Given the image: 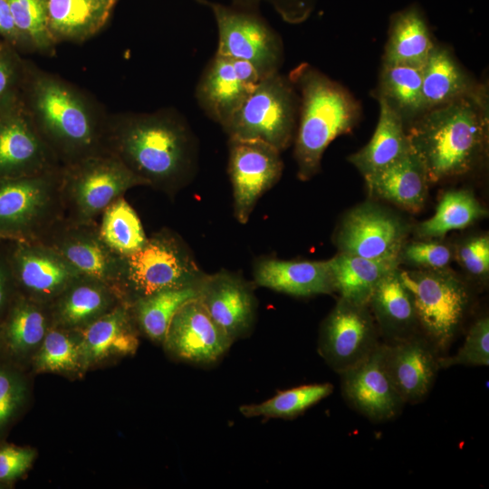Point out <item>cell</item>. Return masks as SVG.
Segmentation results:
<instances>
[{
	"label": "cell",
	"mask_w": 489,
	"mask_h": 489,
	"mask_svg": "<svg viewBox=\"0 0 489 489\" xmlns=\"http://www.w3.org/2000/svg\"><path fill=\"white\" fill-rule=\"evenodd\" d=\"M105 148L147 187L170 197L197 169V139L185 117L173 109L126 114L107 123Z\"/></svg>",
	"instance_id": "cell-1"
},
{
	"label": "cell",
	"mask_w": 489,
	"mask_h": 489,
	"mask_svg": "<svg viewBox=\"0 0 489 489\" xmlns=\"http://www.w3.org/2000/svg\"><path fill=\"white\" fill-rule=\"evenodd\" d=\"M407 134L429 183L470 174L488 154L487 85L481 83L474 93L424 112Z\"/></svg>",
	"instance_id": "cell-2"
},
{
	"label": "cell",
	"mask_w": 489,
	"mask_h": 489,
	"mask_svg": "<svg viewBox=\"0 0 489 489\" xmlns=\"http://www.w3.org/2000/svg\"><path fill=\"white\" fill-rule=\"evenodd\" d=\"M288 78L300 98L294 158L297 176L305 181L320 171L330 143L354 129L361 108L345 87L307 62L295 67Z\"/></svg>",
	"instance_id": "cell-3"
},
{
	"label": "cell",
	"mask_w": 489,
	"mask_h": 489,
	"mask_svg": "<svg viewBox=\"0 0 489 489\" xmlns=\"http://www.w3.org/2000/svg\"><path fill=\"white\" fill-rule=\"evenodd\" d=\"M31 86V116L60 165L105 153L107 123H101L82 96L62 82L37 76Z\"/></svg>",
	"instance_id": "cell-4"
},
{
	"label": "cell",
	"mask_w": 489,
	"mask_h": 489,
	"mask_svg": "<svg viewBox=\"0 0 489 489\" xmlns=\"http://www.w3.org/2000/svg\"><path fill=\"white\" fill-rule=\"evenodd\" d=\"M185 241L164 227L137 252L123 256L118 295L130 305L153 293L199 286L206 276Z\"/></svg>",
	"instance_id": "cell-5"
},
{
	"label": "cell",
	"mask_w": 489,
	"mask_h": 489,
	"mask_svg": "<svg viewBox=\"0 0 489 489\" xmlns=\"http://www.w3.org/2000/svg\"><path fill=\"white\" fill-rule=\"evenodd\" d=\"M299 105L290 79L273 72L257 83L222 129L228 139L259 140L282 152L294 140Z\"/></svg>",
	"instance_id": "cell-6"
},
{
	"label": "cell",
	"mask_w": 489,
	"mask_h": 489,
	"mask_svg": "<svg viewBox=\"0 0 489 489\" xmlns=\"http://www.w3.org/2000/svg\"><path fill=\"white\" fill-rule=\"evenodd\" d=\"M62 168L51 172L0 179V235L38 241L64 216Z\"/></svg>",
	"instance_id": "cell-7"
},
{
	"label": "cell",
	"mask_w": 489,
	"mask_h": 489,
	"mask_svg": "<svg viewBox=\"0 0 489 489\" xmlns=\"http://www.w3.org/2000/svg\"><path fill=\"white\" fill-rule=\"evenodd\" d=\"M146 186L119 158L105 152L62 168L64 217L93 222L129 189Z\"/></svg>",
	"instance_id": "cell-8"
},
{
	"label": "cell",
	"mask_w": 489,
	"mask_h": 489,
	"mask_svg": "<svg viewBox=\"0 0 489 489\" xmlns=\"http://www.w3.org/2000/svg\"><path fill=\"white\" fill-rule=\"evenodd\" d=\"M410 292L419 327L436 350L452 342L470 302L466 283L449 268L399 270Z\"/></svg>",
	"instance_id": "cell-9"
},
{
	"label": "cell",
	"mask_w": 489,
	"mask_h": 489,
	"mask_svg": "<svg viewBox=\"0 0 489 489\" xmlns=\"http://www.w3.org/2000/svg\"><path fill=\"white\" fill-rule=\"evenodd\" d=\"M209 7L218 31L216 53L251 62L264 76L280 72L283 44L279 34L259 11L225 5L210 0H195Z\"/></svg>",
	"instance_id": "cell-10"
},
{
	"label": "cell",
	"mask_w": 489,
	"mask_h": 489,
	"mask_svg": "<svg viewBox=\"0 0 489 489\" xmlns=\"http://www.w3.org/2000/svg\"><path fill=\"white\" fill-rule=\"evenodd\" d=\"M409 225L392 210L375 202L362 203L341 219L334 235L339 253L373 260L397 261Z\"/></svg>",
	"instance_id": "cell-11"
},
{
	"label": "cell",
	"mask_w": 489,
	"mask_h": 489,
	"mask_svg": "<svg viewBox=\"0 0 489 489\" xmlns=\"http://www.w3.org/2000/svg\"><path fill=\"white\" fill-rule=\"evenodd\" d=\"M18 97L0 105V179L61 168Z\"/></svg>",
	"instance_id": "cell-12"
},
{
	"label": "cell",
	"mask_w": 489,
	"mask_h": 489,
	"mask_svg": "<svg viewBox=\"0 0 489 489\" xmlns=\"http://www.w3.org/2000/svg\"><path fill=\"white\" fill-rule=\"evenodd\" d=\"M378 344L369 307L340 297L320 327L318 352L326 364L340 374L362 360Z\"/></svg>",
	"instance_id": "cell-13"
},
{
	"label": "cell",
	"mask_w": 489,
	"mask_h": 489,
	"mask_svg": "<svg viewBox=\"0 0 489 489\" xmlns=\"http://www.w3.org/2000/svg\"><path fill=\"white\" fill-rule=\"evenodd\" d=\"M38 241L56 251L82 275L110 285L118 294L123 256L101 239L98 221L76 222L63 216Z\"/></svg>",
	"instance_id": "cell-14"
},
{
	"label": "cell",
	"mask_w": 489,
	"mask_h": 489,
	"mask_svg": "<svg viewBox=\"0 0 489 489\" xmlns=\"http://www.w3.org/2000/svg\"><path fill=\"white\" fill-rule=\"evenodd\" d=\"M228 150L234 214L246 224L260 197L280 179L283 162L279 150L259 140L228 139Z\"/></svg>",
	"instance_id": "cell-15"
},
{
	"label": "cell",
	"mask_w": 489,
	"mask_h": 489,
	"mask_svg": "<svg viewBox=\"0 0 489 489\" xmlns=\"http://www.w3.org/2000/svg\"><path fill=\"white\" fill-rule=\"evenodd\" d=\"M17 292L49 305L82 275L61 254L39 241L6 240Z\"/></svg>",
	"instance_id": "cell-16"
},
{
	"label": "cell",
	"mask_w": 489,
	"mask_h": 489,
	"mask_svg": "<svg viewBox=\"0 0 489 489\" xmlns=\"http://www.w3.org/2000/svg\"><path fill=\"white\" fill-rule=\"evenodd\" d=\"M162 343L172 358L209 367L218 362L234 342L197 298L186 302L175 313Z\"/></svg>",
	"instance_id": "cell-17"
},
{
	"label": "cell",
	"mask_w": 489,
	"mask_h": 489,
	"mask_svg": "<svg viewBox=\"0 0 489 489\" xmlns=\"http://www.w3.org/2000/svg\"><path fill=\"white\" fill-rule=\"evenodd\" d=\"M255 286L225 269L206 273L199 285L197 299L233 342L253 332L257 312Z\"/></svg>",
	"instance_id": "cell-18"
},
{
	"label": "cell",
	"mask_w": 489,
	"mask_h": 489,
	"mask_svg": "<svg viewBox=\"0 0 489 489\" xmlns=\"http://www.w3.org/2000/svg\"><path fill=\"white\" fill-rule=\"evenodd\" d=\"M340 375L344 398L369 420L387 421L400 413L405 403L387 370L385 344L379 343L362 360Z\"/></svg>",
	"instance_id": "cell-19"
},
{
	"label": "cell",
	"mask_w": 489,
	"mask_h": 489,
	"mask_svg": "<svg viewBox=\"0 0 489 489\" xmlns=\"http://www.w3.org/2000/svg\"><path fill=\"white\" fill-rule=\"evenodd\" d=\"M385 363L400 398L410 404L426 398L439 369L435 347L417 334L385 344Z\"/></svg>",
	"instance_id": "cell-20"
},
{
	"label": "cell",
	"mask_w": 489,
	"mask_h": 489,
	"mask_svg": "<svg viewBox=\"0 0 489 489\" xmlns=\"http://www.w3.org/2000/svg\"><path fill=\"white\" fill-rule=\"evenodd\" d=\"M256 85L240 76L232 58L216 53L200 75L195 97L204 113L223 127Z\"/></svg>",
	"instance_id": "cell-21"
},
{
	"label": "cell",
	"mask_w": 489,
	"mask_h": 489,
	"mask_svg": "<svg viewBox=\"0 0 489 489\" xmlns=\"http://www.w3.org/2000/svg\"><path fill=\"white\" fill-rule=\"evenodd\" d=\"M256 286L295 297L331 294L335 292L329 260L297 261L258 259L253 269Z\"/></svg>",
	"instance_id": "cell-22"
},
{
	"label": "cell",
	"mask_w": 489,
	"mask_h": 489,
	"mask_svg": "<svg viewBox=\"0 0 489 489\" xmlns=\"http://www.w3.org/2000/svg\"><path fill=\"white\" fill-rule=\"evenodd\" d=\"M78 331L83 369L112 357L132 355L139 348L138 327L123 302Z\"/></svg>",
	"instance_id": "cell-23"
},
{
	"label": "cell",
	"mask_w": 489,
	"mask_h": 489,
	"mask_svg": "<svg viewBox=\"0 0 489 489\" xmlns=\"http://www.w3.org/2000/svg\"><path fill=\"white\" fill-rule=\"evenodd\" d=\"M120 302V297L110 285L80 275L48 306L53 325L81 330Z\"/></svg>",
	"instance_id": "cell-24"
},
{
	"label": "cell",
	"mask_w": 489,
	"mask_h": 489,
	"mask_svg": "<svg viewBox=\"0 0 489 489\" xmlns=\"http://www.w3.org/2000/svg\"><path fill=\"white\" fill-rule=\"evenodd\" d=\"M370 197L386 200L411 213L426 203L428 179L425 168L411 150L387 168L364 177Z\"/></svg>",
	"instance_id": "cell-25"
},
{
	"label": "cell",
	"mask_w": 489,
	"mask_h": 489,
	"mask_svg": "<svg viewBox=\"0 0 489 489\" xmlns=\"http://www.w3.org/2000/svg\"><path fill=\"white\" fill-rule=\"evenodd\" d=\"M398 267L375 287L369 307L379 328L390 341L416 335L419 327L413 297L402 283Z\"/></svg>",
	"instance_id": "cell-26"
},
{
	"label": "cell",
	"mask_w": 489,
	"mask_h": 489,
	"mask_svg": "<svg viewBox=\"0 0 489 489\" xmlns=\"http://www.w3.org/2000/svg\"><path fill=\"white\" fill-rule=\"evenodd\" d=\"M434 46L425 16L411 5L391 18L382 65L422 70Z\"/></svg>",
	"instance_id": "cell-27"
},
{
	"label": "cell",
	"mask_w": 489,
	"mask_h": 489,
	"mask_svg": "<svg viewBox=\"0 0 489 489\" xmlns=\"http://www.w3.org/2000/svg\"><path fill=\"white\" fill-rule=\"evenodd\" d=\"M118 0H43L53 40L83 41L106 24Z\"/></svg>",
	"instance_id": "cell-28"
},
{
	"label": "cell",
	"mask_w": 489,
	"mask_h": 489,
	"mask_svg": "<svg viewBox=\"0 0 489 489\" xmlns=\"http://www.w3.org/2000/svg\"><path fill=\"white\" fill-rule=\"evenodd\" d=\"M480 85L456 62L448 48L435 44L422 69L424 111L470 95Z\"/></svg>",
	"instance_id": "cell-29"
},
{
	"label": "cell",
	"mask_w": 489,
	"mask_h": 489,
	"mask_svg": "<svg viewBox=\"0 0 489 489\" xmlns=\"http://www.w3.org/2000/svg\"><path fill=\"white\" fill-rule=\"evenodd\" d=\"M379 103V117L370 140L348 160L363 177L391 165L411 150L402 119L384 101Z\"/></svg>",
	"instance_id": "cell-30"
},
{
	"label": "cell",
	"mask_w": 489,
	"mask_h": 489,
	"mask_svg": "<svg viewBox=\"0 0 489 489\" xmlns=\"http://www.w3.org/2000/svg\"><path fill=\"white\" fill-rule=\"evenodd\" d=\"M0 324L3 350L24 358L42 343L53 321L48 305L18 293Z\"/></svg>",
	"instance_id": "cell-31"
},
{
	"label": "cell",
	"mask_w": 489,
	"mask_h": 489,
	"mask_svg": "<svg viewBox=\"0 0 489 489\" xmlns=\"http://www.w3.org/2000/svg\"><path fill=\"white\" fill-rule=\"evenodd\" d=\"M335 292L359 305H368L379 282L398 267L397 261L373 260L339 253L329 260Z\"/></svg>",
	"instance_id": "cell-32"
},
{
	"label": "cell",
	"mask_w": 489,
	"mask_h": 489,
	"mask_svg": "<svg viewBox=\"0 0 489 489\" xmlns=\"http://www.w3.org/2000/svg\"><path fill=\"white\" fill-rule=\"evenodd\" d=\"M377 99L384 101L393 109L407 129L425 112L422 70L408 66L382 65Z\"/></svg>",
	"instance_id": "cell-33"
},
{
	"label": "cell",
	"mask_w": 489,
	"mask_h": 489,
	"mask_svg": "<svg viewBox=\"0 0 489 489\" xmlns=\"http://www.w3.org/2000/svg\"><path fill=\"white\" fill-rule=\"evenodd\" d=\"M486 216L487 210L471 191L449 190L433 216L419 223L415 231L420 239H442L448 232L464 229Z\"/></svg>",
	"instance_id": "cell-34"
},
{
	"label": "cell",
	"mask_w": 489,
	"mask_h": 489,
	"mask_svg": "<svg viewBox=\"0 0 489 489\" xmlns=\"http://www.w3.org/2000/svg\"><path fill=\"white\" fill-rule=\"evenodd\" d=\"M199 286L161 291L128 305L139 331L155 342L162 343L175 313L190 300L197 299Z\"/></svg>",
	"instance_id": "cell-35"
},
{
	"label": "cell",
	"mask_w": 489,
	"mask_h": 489,
	"mask_svg": "<svg viewBox=\"0 0 489 489\" xmlns=\"http://www.w3.org/2000/svg\"><path fill=\"white\" fill-rule=\"evenodd\" d=\"M100 217L99 234L118 254L129 255L146 244L148 236L142 224L124 197L110 205Z\"/></svg>",
	"instance_id": "cell-36"
},
{
	"label": "cell",
	"mask_w": 489,
	"mask_h": 489,
	"mask_svg": "<svg viewBox=\"0 0 489 489\" xmlns=\"http://www.w3.org/2000/svg\"><path fill=\"white\" fill-rule=\"evenodd\" d=\"M333 388L328 382L302 385L279 391L257 404L242 405L239 412L245 417L292 419L330 396Z\"/></svg>",
	"instance_id": "cell-37"
},
{
	"label": "cell",
	"mask_w": 489,
	"mask_h": 489,
	"mask_svg": "<svg viewBox=\"0 0 489 489\" xmlns=\"http://www.w3.org/2000/svg\"><path fill=\"white\" fill-rule=\"evenodd\" d=\"M38 372L72 373L83 369L78 330L53 325L34 359Z\"/></svg>",
	"instance_id": "cell-38"
},
{
	"label": "cell",
	"mask_w": 489,
	"mask_h": 489,
	"mask_svg": "<svg viewBox=\"0 0 489 489\" xmlns=\"http://www.w3.org/2000/svg\"><path fill=\"white\" fill-rule=\"evenodd\" d=\"M14 24L25 43L48 50L53 40L49 33L43 0H7Z\"/></svg>",
	"instance_id": "cell-39"
},
{
	"label": "cell",
	"mask_w": 489,
	"mask_h": 489,
	"mask_svg": "<svg viewBox=\"0 0 489 489\" xmlns=\"http://www.w3.org/2000/svg\"><path fill=\"white\" fill-rule=\"evenodd\" d=\"M455 257V249L442 239H421L406 241L398 254V263L407 264L414 269L449 268Z\"/></svg>",
	"instance_id": "cell-40"
},
{
	"label": "cell",
	"mask_w": 489,
	"mask_h": 489,
	"mask_svg": "<svg viewBox=\"0 0 489 489\" xmlns=\"http://www.w3.org/2000/svg\"><path fill=\"white\" fill-rule=\"evenodd\" d=\"M489 364V318L483 316L470 327L465 340L451 357L438 358L439 369L455 365L488 366Z\"/></svg>",
	"instance_id": "cell-41"
},
{
	"label": "cell",
	"mask_w": 489,
	"mask_h": 489,
	"mask_svg": "<svg viewBox=\"0 0 489 489\" xmlns=\"http://www.w3.org/2000/svg\"><path fill=\"white\" fill-rule=\"evenodd\" d=\"M26 386L9 366L0 365V433L10 424L23 406Z\"/></svg>",
	"instance_id": "cell-42"
},
{
	"label": "cell",
	"mask_w": 489,
	"mask_h": 489,
	"mask_svg": "<svg viewBox=\"0 0 489 489\" xmlns=\"http://www.w3.org/2000/svg\"><path fill=\"white\" fill-rule=\"evenodd\" d=\"M455 256L463 269L483 283L489 275V237L478 235L464 240L455 250Z\"/></svg>",
	"instance_id": "cell-43"
},
{
	"label": "cell",
	"mask_w": 489,
	"mask_h": 489,
	"mask_svg": "<svg viewBox=\"0 0 489 489\" xmlns=\"http://www.w3.org/2000/svg\"><path fill=\"white\" fill-rule=\"evenodd\" d=\"M233 6L259 11L263 3L270 5L281 18L290 24L305 21L312 13L317 0H231Z\"/></svg>",
	"instance_id": "cell-44"
},
{
	"label": "cell",
	"mask_w": 489,
	"mask_h": 489,
	"mask_svg": "<svg viewBox=\"0 0 489 489\" xmlns=\"http://www.w3.org/2000/svg\"><path fill=\"white\" fill-rule=\"evenodd\" d=\"M35 452L29 447L6 445L0 446V483L21 477L32 465Z\"/></svg>",
	"instance_id": "cell-45"
},
{
	"label": "cell",
	"mask_w": 489,
	"mask_h": 489,
	"mask_svg": "<svg viewBox=\"0 0 489 489\" xmlns=\"http://www.w3.org/2000/svg\"><path fill=\"white\" fill-rule=\"evenodd\" d=\"M21 62L11 46L5 43L0 52V105L17 97Z\"/></svg>",
	"instance_id": "cell-46"
},
{
	"label": "cell",
	"mask_w": 489,
	"mask_h": 489,
	"mask_svg": "<svg viewBox=\"0 0 489 489\" xmlns=\"http://www.w3.org/2000/svg\"><path fill=\"white\" fill-rule=\"evenodd\" d=\"M17 294L7 258L5 240V245L0 246V321Z\"/></svg>",
	"instance_id": "cell-47"
},
{
	"label": "cell",
	"mask_w": 489,
	"mask_h": 489,
	"mask_svg": "<svg viewBox=\"0 0 489 489\" xmlns=\"http://www.w3.org/2000/svg\"><path fill=\"white\" fill-rule=\"evenodd\" d=\"M0 37L10 46H20L25 43L14 24L7 0H0Z\"/></svg>",
	"instance_id": "cell-48"
},
{
	"label": "cell",
	"mask_w": 489,
	"mask_h": 489,
	"mask_svg": "<svg viewBox=\"0 0 489 489\" xmlns=\"http://www.w3.org/2000/svg\"><path fill=\"white\" fill-rule=\"evenodd\" d=\"M0 350H3L2 338H1V324H0Z\"/></svg>",
	"instance_id": "cell-49"
},
{
	"label": "cell",
	"mask_w": 489,
	"mask_h": 489,
	"mask_svg": "<svg viewBox=\"0 0 489 489\" xmlns=\"http://www.w3.org/2000/svg\"><path fill=\"white\" fill-rule=\"evenodd\" d=\"M4 45H5V44H2V43H0V52H1V50L3 49Z\"/></svg>",
	"instance_id": "cell-50"
},
{
	"label": "cell",
	"mask_w": 489,
	"mask_h": 489,
	"mask_svg": "<svg viewBox=\"0 0 489 489\" xmlns=\"http://www.w3.org/2000/svg\"><path fill=\"white\" fill-rule=\"evenodd\" d=\"M4 484H5L0 483V488H2Z\"/></svg>",
	"instance_id": "cell-51"
},
{
	"label": "cell",
	"mask_w": 489,
	"mask_h": 489,
	"mask_svg": "<svg viewBox=\"0 0 489 489\" xmlns=\"http://www.w3.org/2000/svg\"><path fill=\"white\" fill-rule=\"evenodd\" d=\"M0 240H5L2 235H0Z\"/></svg>",
	"instance_id": "cell-52"
}]
</instances>
